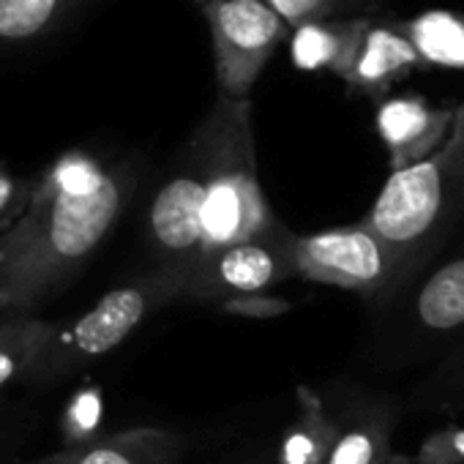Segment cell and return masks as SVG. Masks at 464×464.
Listing matches in <instances>:
<instances>
[{"mask_svg": "<svg viewBox=\"0 0 464 464\" xmlns=\"http://www.w3.org/2000/svg\"><path fill=\"white\" fill-rule=\"evenodd\" d=\"M140 172L85 150L55 159L25 213L0 232V314L34 312L63 293L123 218Z\"/></svg>", "mask_w": 464, "mask_h": 464, "instance_id": "6da1fadb", "label": "cell"}, {"mask_svg": "<svg viewBox=\"0 0 464 464\" xmlns=\"http://www.w3.org/2000/svg\"><path fill=\"white\" fill-rule=\"evenodd\" d=\"M464 221V102L445 145L429 159L391 172L361 218L396 260V295L426 271L456 238ZM388 301V298H385Z\"/></svg>", "mask_w": 464, "mask_h": 464, "instance_id": "7a4b0ae2", "label": "cell"}, {"mask_svg": "<svg viewBox=\"0 0 464 464\" xmlns=\"http://www.w3.org/2000/svg\"><path fill=\"white\" fill-rule=\"evenodd\" d=\"M464 342V241L388 301L369 306L361 361L374 372L437 363Z\"/></svg>", "mask_w": 464, "mask_h": 464, "instance_id": "3957f363", "label": "cell"}, {"mask_svg": "<svg viewBox=\"0 0 464 464\" xmlns=\"http://www.w3.org/2000/svg\"><path fill=\"white\" fill-rule=\"evenodd\" d=\"M194 131L202 142L208 172L202 205V255L257 238L279 227L282 221L260 186L252 102H232L218 96Z\"/></svg>", "mask_w": 464, "mask_h": 464, "instance_id": "277c9868", "label": "cell"}, {"mask_svg": "<svg viewBox=\"0 0 464 464\" xmlns=\"http://www.w3.org/2000/svg\"><path fill=\"white\" fill-rule=\"evenodd\" d=\"M188 271L148 268L137 279L112 287L82 314L53 323L50 344L36 382H58L118 350L148 317L183 301Z\"/></svg>", "mask_w": 464, "mask_h": 464, "instance_id": "5b68a950", "label": "cell"}, {"mask_svg": "<svg viewBox=\"0 0 464 464\" xmlns=\"http://www.w3.org/2000/svg\"><path fill=\"white\" fill-rule=\"evenodd\" d=\"M295 236L285 221L257 238L221 246L202 255L186 282L183 301L213 304V306H266V295L295 276L293 246Z\"/></svg>", "mask_w": 464, "mask_h": 464, "instance_id": "8992f818", "label": "cell"}, {"mask_svg": "<svg viewBox=\"0 0 464 464\" xmlns=\"http://www.w3.org/2000/svg\"><path fill=\"white\" fill-rule=\"evenodd\" d=\"M218 96L246 102L255 82L293 34L266 0H205Z\"/></svg>", "mask_w": 464, "mask_h": 464, "instance_id": "52a82bcc", "label": "cell"}, {"mask_svg": "<svg viewBox=\"0 0 464 464\" xmlns=\"http://www.w3.org/2000/svg\"><path fill=\"white\" fill-rule=\"evenodd\" d=\"M205 188V150L197 131H191L153 191L145 213V244L153 260L150 268H180L191 274L202 255Z\"/></svg>", "mask_w": 464, "mask_h": 464, "instance_id": "ba28073f", "label": "cell"}, {"mask_svg": "<svg viewBox=\"0 0 464 464\" xmlns=\"http://www.w3.org/2000/svg\"><path fill=\"white\" fill-rule=\"evenodd\" d=\"M293 263L298 279L355 293L366 306H377L391 298L399 276L385 241L361 221L353 227L295 236Z\"/></svg>", "mask_w": 464, "mask_h": 464, "instance_id": "9c48e42d", "label": "cell"}, {"mask_svg": "<svg viewBox=\"0 0 464 464\" xmlns=\"http://www.w3.org/2000/svg\"><path fill=\"white\" fill-rule=\"evenodd\" d=\"M328 404L336 415V437L328 464L393 461L391 442L399 426V401L393 396L350 385L342 393H331Z\"/></svg>", "mask_w": 464, "mask_h": 464, "instance_id": "30bf717a", "label": "cell"}, {"mask_svg": "<svg viewBox=\"0 0 464 464\" xmlns=\"http://www.w3.org/2000/svg\"><path fill=\"white\" fill-rule=\"evenodd\" d=\"M456 107H431L423 96H388L377 104L374 129L388 150L391 172H401L431 153L450 137Z\"/></svg>", "mask_w": 464, "mask_h": 464, "instance_id": "8fae6325", "label": "cell"}, {"mask_svg": "<svg viewBox=\"0 0 464 464\" xmlns=\"http://www.w3.org/2000/svg\"><path fill=\"white\" fill-rule=\"evenodd\" d=\"M188 440L180 431L137 426L115 434H99L88 442L50 453L53 464H180Z\"/></svg>", "mask_w": 464, "mask_h": 464, "instance_id": "7c38bea8", "label": "cell"}, {"mask_svg": "<svg viewBox=\"0 0 464 464\" xmlns=\"http://www.w3.org/2000/svg\"><path fill=\"white\" fill-rule=\"evenodd\" d=\"M418 69H423V61L410 44V39L393 25V20L374 23L366 34V42L344 85L350 93L385 102L391 88Z\"/></svg>", "mask_w": 464, "mask_h": 464, "instance_id": "4fadbf2b", "label": "cell"}, {"mask_svg": "<svg viewBox=\"0 0 464 464\" xmlns=\"http://www.w3.org/2000/svg\"><path fill=\"white\" fill-rule=\"evenodd\" d=\"M336 437V415L328 399L309 388H295V415L274 440L266 445V456L257 464H328V453Z\"/></svg>", "mask_w": 464, "mask_h": 464, "instance_id": "5bb4252c", "label": "cell"}, {"mask_svg": "<svg viewBox=\"0 0 464 464\" xmlns=\"http://www.w3.org/2000/svg\"><path fill=\"white\" fill-rule=\"evenodd\" d=\"M372 17H331L314 20L290 34V55L301 72H334L347 80L366 42Z\"/></svg>", "mask_w": 464, "mask_h": 464, "instance_id": "9a60e30c", "label": "cell"}, {"mask_svg": "<svg viewBox=\"0 0 464 464\" xmlns=\"http://www.w3.org/2000/svg\"><path fill=\"white\" fill-rule=\"evenodd\" d=\"M53 323L34 312L0 314V391L23 380H39Z\"/></svg>", "mask_w": 464, "mask_h": 464, "instance_id": "2e32d148", "label": "cell"}, {"mask_svg": "<svg viewBox=\"0 0 464 464\" xmlns=\"http://www.w3.org/2000/svg\"><path fill=\"white\" fill-rule=\"evenodd\" d=\"M423 61V69L464 72V12L429 9L410 20H393Z\"/></svg>", "mask_w": 464, "mask_h": 464, "instance_id": "e0dca14e", "label": "cell"}, {"mask_svg": "<svg viewBox=\"0 0 464 464\" xmlns=\"http://www.w3.org/2000/svg\"><path fill=\"white\" fill-rule=\"evenodd\" d=\"M91 0H0V44H25L58 31Z\"/></svg>", "mask_w": 464, "mask_h": 464, "instance_id": "ac0fdd59", "label": "cell"}, {"mask_svg": "<svg viewBox=\"0 0 464 464\" xmlns=\"http://www.w3.org/2000/svg\"><path fill=\"white\" fill-rule=\"evenodd\" d=\"M410 412L456 415L464 412V342L431 366V372L407 393Z\"/></svg>", "mask_w": 464, "mask_h": 464, "instance_id": "d6986e66", "label": "cell"}, {"mask_svg": "<svg viewBox=\"0 0 464 464\" xmlns=\"http://www.w3.org/2000/svg\"><path fill=\"white\" fill-rule=\"evenodd\" d=\"M194 4H205V0H194ZM266 4L290 25V31L314 23V20H331L344 12L369 6L374 0H266Z\"/></svg>", "mask_w": 464, "mask_h": 464, "instance_id": "ffe728a7", "label": "cell"}, {"mask_svg": "<svg viewBox=\"0 0 464 464\" xmlns=\"http://www.w3.org/2000/svg\"><path fill=\"white\" fill-rule=\"evenodd\" d=\"M391 464H464V426L448 423L426 434L412 456H393Z\"/></svg>", "mask_w": 464, "mask_h": 464, "instance_id": "44dd1931", "label": "cell"}, {"mask_svg": "<svg viewBox=\"0 0 464 464\" xmlns=\"http://www.w3.org/2000/svg\"><path fill=\"white\" fill-rule=\"evenodd\" d=\"M39 175H14L0 167V232H6L28 208Z\"/></svg>", "mask_w": 464, "mask_h": 464, "instance_id": "7402d4cb", "label": "cell"}, {"mask_svg": "<svg viewBox=\"0 0 464 464\" xmlns=\"http://www.w3.org/2000/svg\"><path fill=\"white\" fill-rule=\"evenodd\" d=\"M14 464H53L50 456H42V459H34V461H14Z\"/></svg>", "mask_w": 464, "mask_h": 464, "instance_id": "603a6c76", "label": "cell"}, {"mask_svg": "<svg viewBox=\"0 0 464 464\" xmlns=\"http://www.w3.org/2000/svg\"><path fill=\"white\" fill-rule=\"evenodd\" d=\"M229 464H257V459L252 456V459H244V461H229Z\"/></svg>", "mask_w": 464, "mask_h": 464, "instance_id": "cb8c5ba5", "label": "cell"}]
</instances>
